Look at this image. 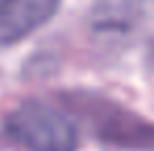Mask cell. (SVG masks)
<instances>
[{
  "label": "cell",
  "instance_id": "cell-2",
  "mask_svg": "<svg viewBox=\"0 0 154 151\" xmlns=\"http://www.w3.org/2000/svg\"><path fill=\"white\" fill-rule=\"evenodd\" d=\"M6 135L27 151H75L79 135L73 120L46 101L27 100L4 120Z\"/></svg>",
  "mask_w": 154,
  "mask_h": 151
},
{
  "label": "cell",
  "instance_id": "cell-3",
  "mask_svg": "<svg viewBox=\"0 0 154 151\" xmlns=\"http://www.w3.org/2000/svg\"><path fill=\"white\" fill-rule=\"evenodd\" d=\"M60 0H0V50L48 23Z\"/></svg>",
  "mask_w": 154,
  "mask_h": 151
},
{
  "label": "cell",
  "instance_id": "cell-1",
  "mask_svg": "<svg viewBox=\"0 0 154 151\" xmlns=\"http://www.w3.org/2000/svg\"><path fill=\"white\" fill-rule=\"evenodd\" d=\"M63 101L88 124L98 141L129 151L154 149V124L123 103L92 91H69L63 95Z\"/></svg>",
  "mask_w": 154,
  "mask_h": 151
},
{
  "label": "cell",
  "instance_id": "cell-4",
  "mask_svg": "<svg viewBox=\"0 0 154 151\" xmlns=\"http://www.w3.org/2000/svg\"><path fill=\"white\" fill-rule=\"evenodd\" d=\"M148 62L154 68V37H152V42H150V48H148Z\"/></svg>",
  "mask_w": 154,
  "mask_h": 151
}]
</instances>
